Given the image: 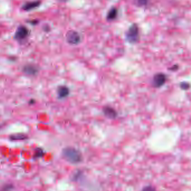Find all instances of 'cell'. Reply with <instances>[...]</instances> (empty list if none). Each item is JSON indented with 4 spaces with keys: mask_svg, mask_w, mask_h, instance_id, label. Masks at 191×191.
Instances as JSON below:
<instances>
[{
    "mask_svg": "<svg viewBox=\"0 0 191 191\" xmlns=\"http://www.w3.org/2000/svg\"><path fill=\"white\" fill-rule=\"evenodd\" d=\"M141 191H156V188L152 185H147L143 187Z\"/></svg>",
    "mask_w": 191,
    "mask_h": 191,
    "instance_id": "obj_13",
    "label": "cell"
},
{
    "mask_svg": "<svg viewBox=\"0 0 191 191\" xmlns=\"http://www.w3.org/2000/svg\"><path fill=\"white\" fill-rule=\"evenodd\" d=\"M35 101L34 100V99H31L30 101H29V104H34V103H35Z\"/></svg>",
    "mask_w": 191,
    "mask_h": 191,
    "instance_id": "obj_17",
    "label": "cell"
},
{
    "mask_svg": "<svg viewBox=\"0 0 191 191\" xmlns=\"http://www.w3.org/2000/svg\"><path fill=\"white\" fill-rule=\"evenodd\" d=\"M28 138V136L26 135L23 134V133H17L12 135L10 137V138L12 140H26Z\"/></svg>",
    "mask_w": 191,
    "mask_h": 191,
    "instance_id": "obj_11",
    "label": "cell"
},
{
    "mask_svg": "<svg viewBox=\"0 0 191 191\" xmlns=\"http://www.w3.org/2000/svg\"><path fill=\"white\" fill-rule=\"evenodd\" d=\"M139 28L137 24L133 23L129 26L125 33V38L130 44H135L140 39Z\"/></svg>",
    "mask_w": 191,
    "mask_h": 191,
    "instance_id": "obj_2",
    "label": "cell"
},
{
    "mask_svg": "<svg viewBox=\"0 0 191 191\" xmlns=\"http://www.w3.org/2000/svg\"><path fill=\"white\" fill-rule=\"evenodd\" d=\"M118 14V9L115 7H112L109 9L107 15V20L108 21H112L115 20L117 17Z\"/></svg>",
    "mask_w": 191,
    "mask_h": 191,
    "instance_id": "obj_10",
    "label": "cell"
},
{
    "mask_svg": "<svg viewBox=\"0 0 191 191\" xmlns=\"http://www.w3.org/2000/svg\"><path fill=\"white\" fill-rule=\"evenodd\" d=\"M178 68H179V66L177 64H175L171 66V68H169L168 70L171 71H176L178 70Z\"/></svg>",
    "mask_w": 191,
    "mask_h": 191,
    "instance_id": "obj_15",
    "label": "cell"
},
{
    "mask_svg": "<svg viewBox=\"0 0 191 191\" xmlns=\"http://www.w3.org/2000/svg\"><path fill=\"white\" fill-rule=\"evenodd\" d=\"M57 95L59 98H65L69 96L70 89L66 86L61 85L57 88Z\"/></svg>",
    "mask_w": 191,
    "mask_h": 191,
    "instance_id": "obj_8",
    "label": "cell"
},
{
    "mask_svg": "<svg viewBox=\"0 0 191 191\" xmlns=\"http://www.w3.org/2000/svg\"><path fill=\"white\" fill-rule=\"evenodd\" d=\"M23 72L29 76H35L38 72V68L33 65H26L23 68Z\"/></svg>",
    "mask_w": 191,
    "mask_h": 191,
    "instance_id": "obj_7",
    "label": "cell"
},
{
    "mask_svg": "<svg viewBox=\"0 0 191 191\" xmlns=\"http://www.w3.org/2000/svg\"><path fill=\"white\" fill-rule=\"evenodd\" d=\"M35 156L37 157H40L41 156V155H43L42 150H38L37 151H36V154H35Z\"/></svg>",
    "mask_w": 191,
    "mask_h": 191,
    "instance_id": "obj_16",
    "label": "cell"
},
{
    "mask_svg": "<svg viewBox=\"0 0 191 191\" xmlns=\"http://www.w3.org/2000/svg\"><path fill=\"white\" fill-rule=\"evenodd\" d=\"M62 156L68 162L72 164H77L82 163L83 160L82 153L72 147H68L63 149Z\"/></svg>",
    "mask_w": 191,
    "mask_h": 191,
    "instance_id": "obj_1",
    "label": "cell"
},
{
    "mask_svg": "<svg viewBox=\"0 0 191 191\" xmlns=\"http://www.w3.org/2000/svg\"><path fill=\"white\" fill-rule=\"evenodd\" d=\"M103 113L104 116L110 119H114L118 116V113L112 107L105 106L103 108Z\"/></svg>",
    "mask_w": 191,
    "mask_h": 191,
    "instance_id": "obj_6",
    "label": "cell"
},
{
    "mask_svg": "<svg viewBox=\"0 0 191 191\" xmlns=\"http://www.w3.org/2000/svg\"><path fill=\"white\" fill-rule=\"evenodd\" d=\"M179 86L180 87V89L182 90H187L189 89L190 86H189V84L186 82H181L180 83Z\"/></svg>",
    "mask_w": 191,
    "mask_h": 191,
    "instance_id": "obj_12",
    "label": "cell"
},
{
    "mask_svg": "<svg viewBox=\"0 0 191 191\" xmlns=\"http://www.w3.org/2000/svg\"><path fill=\"white\" fill-rule=\"evenodd\" d=\"M66 38L67 42L71 45H77L81 41V37L79 33L72 30L68 31Z\"/></svg>",
    "mask_w": 191,
    "mask_h": 191,
    "instance_id": "obj_4",
    "label": "cell"
},
{
    "mask_svg": "<svg viewBox=\"0 0 191 191\" xmlns=\"http://www.w3.org/2000/svg\"><path fill=\"white\" fill-rule=\"evenodd\" d=\"M148 3V1H136V5L138 6H146Z\"/></svg>",
    "mask_w": 191,
    "mask_h": 191,
    "instance_id": "obj_14",
    "label": "cell"
},
{
    "mask_svg": "<svg viewBox=\"0 0 191 191\" xmlns=\"http://www.w3.org/2000/svg\"><path fill=\"white\" fill-rule=\"evenodd\" d=\"M40 3H41L40 1L27 2L23 5L22 9L24 11H30L39 7Z\"/></svg>",
    "mask_w": 191,
    "mask_h": 191,
    "instance_id": "obj_9",
    "label": "cell"
},
{
    "mask_svg": "<svg viewBox=\"0 0 191 191\" xmlns=\"http://www.w3.org/2000/svg\"><path fill=\"white\" fill-rule=\"evenodd\" d=\"M29 35V30L26 26H19L15 33V40L19 42L26 40Z\"/></svg>",
    "mask_w": 191,
    "mask_h": 191,
    "instance_id": "obj_3",
    "label": "cell"
},
{
    "mask_svg": "<svg viewBox=\"0 0 191 191\" xmlns=\"http://www.w3.org/2000/svg\"><path fill=\"white\" fill-rule=\"evenodd\" d=\"M166 81V76L165 74L162 72H159L156 73L153 76L152 84L154 87L159 88L165 84Z\"/></svg>",
    "mask_w": 191,
    "mask_h": 191,
    "instance_id": "obj_5",
    "label": "cell"
}]
</instances>
